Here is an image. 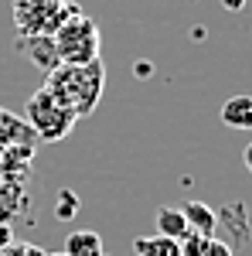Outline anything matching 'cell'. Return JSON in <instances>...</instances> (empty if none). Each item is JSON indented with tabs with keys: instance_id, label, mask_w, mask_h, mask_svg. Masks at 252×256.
Segmentation results:
<instances>
[{
	"instance_id": "cell-25",
	"label": "cell",
	"mask_w": 252,
	"mask_h": 256,
	"mask_svg": "<svg viewBox=\"0 0 252 256\" xmlns=\"http://www.w3.org/2000/svg\"><path fill=\"white\" fill-rule=\"evenodd\" d=\"M102 256H106V253H102Z\"/></svg>"
},
{
	"instance_id": "cell-15",
	"label": "cell",
	"mask_w": 252,
	"mask_h": 256,
	"mask_svg": "<svg viewBox=\"0 0 252 256\" xmlns=\"http://www.w3.org/2000/svg\"><path fill=\"white\" fill-rule=\"evenodd\" d=\"M55 216H58L61 222H68V218L78 216V195L75 192H68V188L58 192V198H55Z\"/></svg>"
},
{
	"instance_id": "cell-4",
	"label": "cell",
	"mask_w": 252,
	"mask_h": 256,
	"mask_svg": "<svg viewBox=\"0 0 252 256\" xmlns=\"http://www.w3.org/2000/svg\"><path fill=\"white\" fill-rule=\"evenodd\" d=\"M24 120H27V126L38 134L41 144H58V140H65L72 130H75V123H78L75 113L65 110L48 89H38L34 96L27 99V113H24Z\"/></svg>"
},
{
	"instance_id": "cell-7",
	"label": "cell",
	"mask_w": 252,
	"mask_h": 256,
	"mask_svg": "<svg viewBox=\"0 0 252 256\" xmlns=\"http://www.w3.org/2000/svg\"><path fill=\"white\" fill-rule=\"evenodd\" d=\"M38 134L27 126V120L0 106V147H38Z\"/></svg>"
},
{
	"instance_id": "cell-12",
	"label": "cell",
	"mask_w": 252,
	"mask_h": 256,
	"mask_svg": "<svg viewBox=\"0 0 252 256\" xmlns=\"http://www.w3.org/2000/svg\"><path fill=\"white\" fill-rule=\"evenodd\" d=\"M215 216H218L222 226H229V232H232V239L239 242V246H246V242H249V222H246V208H242L239 202L225 205V208H222V212H215Z\"/></svg>"
},
{
	"instance_id": "cell-23",
	"label": "cell",
	"mask_w": 252,
	"mask_h": 256,
	"mask_svg": "<svg viewBox=\"0 0 252 256\" xmlns=\"http://www.w3.org/2000/svg\"><path fill=\"white\" fill-rule=\"evenodd\" d=\"M0 158H3V147H0Z\"/></svg>"
},
{
	"instance_id": "cell-22",
	"label": "cell",
	"mask_w": 252,
	"mask_h": 256,
	"mask_svg": "<svg viewBox=\"0 0 252 256\" xmlns=\"http://www.w3.org/2000/svg\"><path fill=\"white\" fill-rule=\"evenodd\" d=\"M48 256H65V253H48Z\"/></svg>"
},
{
	"instance_id": "cell-11",
	"label": "cell",
	"mask_w": 252,
	"mask_h": 256,
	"mask_svg": "<svg viewBox=\"0 0 252 256\" xmlns=\"http://www.w3.org/2000/svg\"><path fill=\"white\" fill-rule=\"evenodd\" d=\"M154 222H157V236H167L181 242V239L188 236V222H184V212L174 208V205H164V208H157L154 212Z\"/></svg>"
},
{
	"instance_id": "cell-17",
	"label": "cell",
	"mask_w": 252,
	"mask_h": 256,
	"mask_svg": "<svg viewBox=\"0 0 252 256\" xmlns=\"http://www.w3.org/2000/svg\"><path fill=\"white\" fill-rule=\"evenodd\" d=\"M0 256H24V242H10L7 250H0Z\"/></svg>"
},
{
	"instance_id": "cell-2",
	"label": "cell",
	"mask_w": 252,
	"mask_h": 256,
	"mask_svg": "<svg viewBox=\"0 0 252 256\" xmlns=\"http://www.w3.org/2000/svg\"><path fill=\"white\" fill-rule=\"evenodd\" d=\"M10 10L17 34H55L65 20L82 14L75 0H14Z\"/></svg>"
},
{
	"instance_id": "cell-21",
	"label": "cell",
	"mask_w": 252,
	"mask_h": 256,
	"mask_svg": "<svg viewBox=\"0 0 252 256\" xmlns=\"http://www.w3.org/2000/svg\"><path fill=\"white\" fill-rule=\"evenodd\" d=\"M24 256H48V253L38 250V246H24Z\"/></svg>"
},
{
	"instance_id": "cell-14",
	"label": "cell",
	"mask_w": 252,
	"mask_h": 256,
	"mask_svg": "<svg viewBox=\"0 0 252 256\" xmlns=\"http://www.w3.org/2000/svg\"><path fill=\"white\" fill-rule=\"evenodd\" d=\"M133 253L136 256H181V242L167 236H140L133 239Z\"/></svg>"
},
{
	"instance_id": "cell-9",
	"label": "cell",
	"mask_w": 252,
	"mask_h": 256,
	"mask_svg": "<svg viewBox=\"0 0 252 256\" xmlns=\"http://www.w3.org/2000/svg\"><path fill=\"white\" fill-rule=\"evenodd\" d=\"M222 123L229 130H252V96H232L222 102Z\"/></svg>"
},
{
	"instance_id": "cell-3",
	"label": "cell",
	"mask_w": 252,
	"mask_h": 256,
	"mask_svg": "<svg viewBox=\"0 0 252 256\" xmlns=\"http://www.w3.org/2000/svg\"><path fill=\"white\" fill-rule=\"evenodd\" d=\"M55 38V48H58L61 65H89V62L102 58V34H99V24L85 14L65 20L58 31L51 34Z\"/></svg>"
},
{
	"instance_id": "cell-18",
	"label": "cell",
	"mask_w": 252,
	"mask_h": 256,
	"mask_svg": "<svg viewBox=\"0 0 252 256\" xmlns=\"http://www.w3.org/2000/svg\"><path fill=\"white\" fill-rule=\"evenodd\" d=\"M136 79H150V62H136Z\"/></svg>"
},
{
	"instance_id": "cell-16",
	"label": "cell",
	"mask_w": 252,
	"mask_h": 256,
	"mask_svg": "<svg viewBox=\"0 0 252 256\" xmlns=\"http://www.w3.org/2000/svg\"><path fill=\"white\" fill-rule=\"evenodd\" d=\"M14 242V226H0V250H7Z\"/></svg>"
},
{
	"instance_id": "cell-1",
	"label": "cell",
	"mask_w": 252,
	"mask_h": 256,
	"mask_svg": "<svg viewBox=\"0 0 252 256\" xmlns=\"http://www.w3.org/2000/svg\"><path fill=\"white\" fill-rule=\"evenodd\" d=\"M41 89H48L78 120L92 116L102 99V89H106V65H102V58L89 62V65H58L55 72L44 76Z\"/></svg>"
},
{
	"instance_id": "cell-5",
	"label": "cell",
	"mask_w": 252,
	"mask_h": 256,
	"mask_svg": "<svg viewBox=\"0 0 252 256\" xmlns=\"http://www.w3.org/2000/svg\"><path fill=\"white\" fill-rule=\"evenodd\" d=\"M17 52L31 62L38 72H55L61 65L58 48H55V38L51 34H17Z\"/></svg>"
},
{
	"instance_id": "cell-8",
	"label": "cell",
	"mask_w": 252,
	"mask_h": 256,
	"mask_svg": "<svg viewBox=\"0 0 252 256\" xmlns=\"http://www.w3.org/2000/svg\"><path fill=\"white\" fill-rule=\"evenodd\" d=\"M181 212H184V222H188V232H191V236H215L218 216H215L212 205H205V202H188Z\"/></svg>"
},
{
	"instance_id": "cell-20",
	"label": "cell",
	"mask_w": 252,
	"mask_h": 256,
	"mask_svg": "<svg viewBox=\"0 0 252 256\" xmlns=\"http://www.w3.org/2000/svg\"><path fill=\"white\" fill-rule=\"evenodd\" d=\"M242 160H246V168H249V174H252V144L242 150Z\"/></svg>"
},
{
	"instance_id": "cell-13",
	"label": "cell",
	"mask_w": 252,
	"mask_h": 256,
	"mask_svg": "<svg viewBox=\"0 0 252 256\" xmlns=\"http://www.w3.org/2000/svg\"><path fill=\"white\" fill-rule=\"evenodd\" d=\"M65 256H102V236L92 229H82L72 232L65 242Z\"/></svg>"
},
{
	"instance_id": "cell-6",
	"label": "cell",
	"mask_w": 252,
	"mask_h": 256,
	"mask_svg": "<svg viewBox=\"0 0 252 256\" xmlns=\"http://www.w3.org/2000/svg\"><path fill=\"white\" fill-rule=\"evenodd\" d=\"M31 195H27V178L0 174V226H10L17 216L27 212Z\"/></svg>"
},
{
	"instance_id": "cell-19",
	"label": "cell",
	"mask_w": 252,
	"mask_h": 256,
	"mask_svg": "<svg viewBox=\"0 0 252 256\" xmlns=\"http://www.w3.org/2000/svg\"><path fill=\"white\" fill-rule=\"evenodd\" d=\"M222 7H225V10H242L246 0H222Z\"/></svg>"
},
{
	"instance_id": "cell-24",
	"label": "cell",
	"mask_w": 252,
	"mask_h": 256,
	"mask_svg": "<svg viewBox=\"0 0 252 256\" xmlns=\"http://www.w3.org/2000/svg\"><path fill=\"white\" fill-rule=\"evenodd\" d=\"M249 216H252V208H249Z\"/></svg>"
},
{
	"instance_id": "cell-10",
	"label": "cell",
	"mask_w": 252,
	"mask_h": 256,
	"mask_svg": "<svg viewBox=\"0 0 252 256\" xmlns=\"http://www.w3.org/2000/svg\"><path fill=\"white\" fill-rule=\"evenodd\" d=\"M181 256H232V246L218 236H188L181 239Z\"/></svg>"
}]
</instances>
